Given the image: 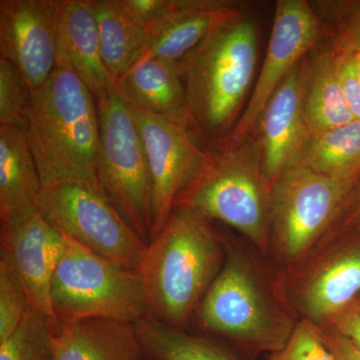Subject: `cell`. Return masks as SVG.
Listing matches in <instances>:
<instances>
[{
  "label": "cell",
  "mask_w": 360,
  "mask_h": 360,
  "mask_svg": "<svg viewBox=\"0 0 360 360\" xmlns=\"http://www.w3.org/2000/svg\"><path fill=\"white\" fill-rule=\"evenodd\" d=\"M117 84L131 108L153 115L188 117L186 84L179 63L143 56Z\"/></svg>",
  "instance_id": "ffe728a7"
},
{
  "label": "cell",
  "mask_w": 360,
  "mask_h": 360,
  "mask_svg": "<svg viewBox=\"0 0 360 360\" xmlns=\"http://www.w3.org/2000/svg\"><path fill=\"white\" fill-rule=\"evenodd\" d=\"M335 51L360 52V8L340 26Z\"/></svg>",
  "instance_id": "d6a6232c"
},
{
  "label": "cell",
  "mask_w": 360,
  "mask_h": 360,
  "mask_svg": "<svg viewBox=\"0 0 360 360\" xmlns=\"http://www.w3.org/2000/svg\"><path fill=\"white\" fill-rule=\"evenodd\" d=\"M347 338L360 352V302H355L328 324Z\"/></svg>",
  "instance_id": "f546056e"
},
{
  "label": "cell",
  "mask_w": 360,
  "mask_h": 360,
  "mask_svg": "<svg viewBox=\"0 0 360 360\" xmlns=\"http://www.w3.org/2000/svg\"><path fill=\"white\" fill-rule=\"evenodd\" d=\"M37 210L61 236L139 271L146 245L98 187L65 180L42 187Z\"/></svg>",
  "instance_id": "9c48e42d"
},
{
  "label": "cell",
  "mask_w": 360,
  "mask_h": 360,
  "mask_svg": "<svg viewBox=\"0 0 360 360\" xmlns=\"http://www.w3.org/2000/svg\"><path fill=\"white\" fill-rule=\"evenodd\" d=\"M54 360H144L135 322L86 319L63 324Z\"/></svg>",
  "instance_id": "d6986e66"
},
{
  "label": "cell",
  "mask_w": 360,
  "mask_h": 360,
  "mask_svg": "<svg viewBox=\"0 0 360 360\" xmlns=\"http://www.w3.org/2000/svg\"><path fill=\"white\" fill-rule=\"evenodd\" d=\"M32 89L6 59L0 58V125L25 129Z\"/></svg>",
  "instance_id": "484cf974"
},
{
  "label": "cell",
  "mask_w": 360,
  "mask_h": 360,
  "mask_svg": "<svg viewBox=\"0 0 360 360\" xmlns=\"http://www.w3.org/2000/svg\"><path fill=\"white\" fill-rule=\"evenodd\" d=\"M91 4L104 63L118 80L146 53L150 30L127 0H91Z\"/></svg>",
  "instance_id": "44dd1931"
},
{
  "label": "cell",
  "mask_w": 360,
  "mask_h": 360,
  "mask_svg": "<svg viewBox=\"0 0 360 360\" xmlns=\"http://www.w3.org/2000/svg\"><path fill=\"white\" fill-rule=\"evenodd\" d=\"M355 180H338L304 165L283 172L270 187V246L288 265L300 264L326 240Z\"/></svg>",
  "instance_id": "ba28073f"
},
{
  "label": "cell",
  "mask_w": 360,
  "mask_h": 360,
  "mask_svg": "<svg viewBox=\"0 0 360 360\" xmlns=\"http://www.w3.org/2000/svg\"><path fill=\"white\" fill-rule=\"evenodd\" d=\"M222 238L224 265L196 312L201 328L248 354H274L297 322L253 257Z\"/></svg>",
  "instance_id": "3957f363"
},
{
  "label": "cell",
  "mask_w": 360,
  "mask_h": 360,
  "mask_svg": "<svg viewBox=\"0 0 360 360\" xmlns=\"http://www.w3.org/2000/svg\"><path fill=\"white\" fill-rule=\"evenodd\" d=\"M360 293V243L326 255L297 290L304 319L319 326L333 321L356 302Z\"/></svg>",
  "instance_id": "e0dca14e"
},
{
  "label": "cell",
  "mask_w": 360,
  "mask_h": 360,
  "mask_svg": "<svg viewBox=\"0 0 360 360\" xmlns=\"http://www.w3.org/2000/svg\"><path fill=\"white\" fill-rule=\"evenodd\" d=\"M131 111L153 186L155 238L207 167L212 153L203 148L188 117L153 115L134 108Z\"/></svg>",
  "instance_id": "30bf717a"
},
{
  "label": "cell",
  "mask_w": 360,
  "mask_h": 360,
  "mask_svg": "<svg viewBox=\"0 0 360 360\" xmlns=\"http://www.w3.org/2000/svg\"><path fill=\"white\" fill-rule=\"evenodd\" d=\"M241 13L229 0H169L167 13L151 28L144 56L181 65L220 25Z\"/></svg>",
  "instance_id": "2e32d148"
},
{
  "label": "cell",
  "mask_w": 360,
  "mask_h": 360,
  "mask_svg": "<svg viewBox=\"0 0 360 360\" xmlns=\"http://www.w3.org/2000/svg\"><path fill=\"white\" fill-rule=\"evenodd\" d=\"M51 305L60 326L86 319L136 322L148 315L139 272L65 236L52 278Z\"/></svg>",
  "instance_id": "8992f818"
},
{
  "label": "cell",
  "mask_w": 360,
  "mask_h": 360,
  "mask_svg": "<svg viewBox=\"0 0 360 360\" xmlns=\"http://www.w3.org/2000/svg\"><path fill=\"white\" fill-rule=\"evenodd\" d=\"M305 59L274 92L258 122L262 167L269 187L286 170L302 165L312 137L303 110Z\"/></svg>",
  "instance_id": "5bb4252c"
},
{
  "label": "cell",
  "mask_w": 360,
  "mask_h": 360,
  "mask_svg": "<svg viewBox=\"0 0 360 360\" xmlns=\"http://www.w3.org/2000/svg\"><path fill=\"white\" fill-rule=\"evenodd\" d=\"M324 340L338 360H360V352L331 326H321Z\"/></svg>",
  "instance_id": "1f68e13d"
},
{
  "label": "cell",
  "mask_w": 360,
  "mask_h": 360,
  "mask_svg": "<svg viewBox=\"0 0 360 360\" xmlns=\"http://www.w3.org/2000/svg\"><path fill=\"white\" fill-rule=\"evenodd\" d=\"M177 206L219 220L250 239L262 253L270 248V187L262 167L257 131L236 146L219 148Z\"/></svg>",
  "instance_id": "5b68a950"
},
{
  "label": "cell",
  "mask_w": 360,
  "mask_h": 360,
  "mask_svg": "<svg viewBox=\"0 0 360 360\" xmlns=\"http://www.w3.org/2000/svg\"><path fill=\"white\" fill-rule=\"evenodd\" d=\"M321 23L305 0H278L262 70L243 115L219 148L236 146L257 131L258 122L274 92L317 44Z\"/></svg>",
  "instance_id": "8fae6325"
},
{
  "label": "cell",
  "mask_w": 360,
  "mask_h": 360,
  "mask_svg": "<svg viewBox=\"0 0 360 360\" xmlns=\"http://www.w3.org/2000/svg\"><path fill=\"white\" fill-rule=\"evenodd\" d=\"M63 236L39 210L16 224L0 226V251L6 253L25 284L30 309L49 322L54 335L60 326L51 305V283Z\"/></svg>",
  "instance_id": "4fadbf2b"
},
{
  "label": "cell",
  "mask_w": 360,
  "mask_h": 360,
  "mask_svg": "<svg viewBox=\"0 0 360 360\" xmlns=\"http://www.w3.org/2000/svg\"><path fill=\"white\" fill-rule=\"evenodd\" d=\"M302 165L338 180H355L360 172V122L312 135Z\"/></svg>",
  "instance_id": "cb8c5ba5"
},
{
  "label": "cell",
  "mask_w": 360,
  "mask_h": 360,
  "mask_svg": "<svg viewBox=\"0 0 360 360\" xmlns=\"http://www.w3.org/2000/svg\"><path fill=\"white\" fill-rule=\"evenodd\" d=\"M225 259L224 238L212 220L177 206L146 245L139 274L149 319L186 330Z\"/></svg>",
  "instance_id": "6da1fadb"
},
{
  "label": "cell",
  "mask_w": 360,
  "mask_h": 360,
  "mask_svg": "<svg viewBox=\"0 0 360 360\" xmlns=\"http://www.w3.org/2000/svg\"><path fill=\"white\" fill-rule=\"evenodd\" d=\"M0 360H54V333L42 315L27 309L13 333L0 340Z\"/></svg>",
  "instance_id": "d4e9b609"
},
{
  "label": "cell",
  "mask_w": 360,
  "mask_h": 360,
  "mask_svg": "<svg viewBox=\"0 0 360 360\" xmlns=\"http://www.w3.org/2000/svg\"><path fill=\"white\" fill-rule=\"evenodd\" d=\"M341 227L342 229H354L356 231H360V194L359 200L355 201L352 210L347 212V217L342 220Z\"/></svg>",
  "instance_id": "836d02e7"
},
{
  "label": "cell",
  "mask_w": 360,
  "mask_h": 360,
  "mask_svg": "<svg viewBox=\"0 0 360 360\" xmlns=\"http://www.w3.org/2000/svg\"><path fill=\"white\" fill-rule=\"evenodd\" d=\"M347 54L352 68H354L355 75H357L360 80V52L359 51H341Z\"/></svg>",
  "instance_id": "e575fe53"
},
{
  "label": "cell",
  "mask_w": 360,
  "mask_h": 360,
  "mask_svg": "<svg viewBox=\"0 0 360 360\" xmlns=\"http://www.w3.org/2000/svg\"><path fill=\"white\" fill-rule=\"evenodd\" d=\"M99 116L97 179L104 195L141 240L153 238V198L146 153L131 108L120 87L96 101Z\"/></svg>",
  "instance_id": "52a82bcc"
},
{
  "label": "cell",
  "mask_w": 360,
  "mask_h": 360,
  "mask_svg": "<svg viewBox=\"0 0 360 360\" xmlns=\"http://www.w3.org/2000/svg\"><path fill=\"white\" fill-rule=\"evenodd\" d=\"M135 326L144 360H243L219 341L168 328L148 316Z\"/></svg>",
  "instance_id": "603a6c76"
},
{
  "label": "cell",
  "mask_w": 360,
  "mask_h": 360,
  "mask_svg": "<svg viewBox=\"0 0 360 360\" xmlns=\"http://www.w3.org/2000/svg\"><path fill=\"white\" fill-rule=\"evenodd\" d=\"M61 0H0V58L39 89L56 68Z\"/></svg>",
  "instance_id": "7c38bea8"
},
{
  "label": "cell",
  "mask_w": 360,
  "mask_h": 360,
  "mask_svg": "<svg viewBox=\"0 0 360 360\" xmlns=\"http://www.w3.org/2000/svg\"><path fill=\"white\" fill-rule=\"evenodd\" d=\"M338 61V73L343 96L355 120L360 122V80L355 75L352 63L345 52L333 49Z\"/></svg>",
  "instance_id": "f1b7e54d"
},
{
  "label": "cell",
  "mask_w": 360,
  "mask_h": 360,
  "mask_svg": "<svg viewBox=\"0 0 360 360\" xmlns=\"http://www.w3.org/2000/svg\"><path fill=\"white\" fill-rule=\"evenodd\" d=\"M28 309L25 284L11 260L0 251V340L13 333Z\"/></svg>",
  "instance_id": "4316f807"
},
{
  "label": "cell",
  "mask_w": 360,
  "mask_h": 360,
  "mask_svg": "<svg viewBox=\"0 0 360 360\" xmlns=\"http://www.w3.org/2000/svg\"><path fill=\"white\" fill-rule=\"evenodd\" d=\"M270 360H338L324 340L321 326L302 319L283 348Z\"/></svg>",
  "instance_id": "83f0119b"
},
{
  "label": "cell",
  "mask_w": 360,
  "mask_h": 360,
  "mask_svg": "<svg viewBox=\"0 0 360 360\" xmlns=\"http://www.w3.org/2000/svg\"><path fill=\"white\" fill-rule=\"evenodd\" d=\"M41 189L26 130L0 125V226L37 212Z\"/></svg>",
  "instance_id": "ac0fdd59"
},
{
  "label": "cell",
  "mask_w": 360,
  "mask_h": 360,
  "mask_svg": "<svg viewBox=\"0 0 360 360\" xmlns=\"http://www.w3.org/2000/svg\"><path fill=\"white\" fill-rule=\"evenodd\" d=\"M130 8L149 30L165 15L169 0H127Z\"/></svg>",
  "instance_id": "4dcf8cb0"
},
{
  "label": "cell",
  "mask_w": 360,
  "mask_h": 360,
  "mask_svg": "<svg viewBox=\"0 0 360 360\" xmlns=\"http://www.w3.org/2000/svg\"><path fill=\"white\" fill-rule=\"evenodd\" d=\"M56 68L77 75L96 101L117 86L103 61L91 0H61Z\"/></svg>",
  "instance_id": "9a60e30c"
},
{
  "label": "cell",
  "mask_w": 360,
  "mask_h": 360,
  "mask_svg": "<svg viewBox=\"0 0 360 360\" xmlns=\"http://www.w3.org/2000/svg\"><path fill=\"white\" fill-rule=\"evenodd\" d=\"M257 63L255 21L239 13L220 25L181 63L189 122L219 146L239 118Z\"/></svg>",
  "instance_id": "277c9868"
},
{
  "label": "cell",
  "mask_w": 360,
  "mask_h": 360,
  "mask_svg": "<svg viewBox=\"0 0 360 360\" xmlns=\"http://www.w3.org/2000/svg\"><path fill=\"white\" fill-rule=\"evenodd\" d=\"M25 130L42 187L75 180L101 188L97 103L77 75L56 68L42 86L32 90Z\"/></svg>",
  "instance_id": "7a4b0ae2"
},
{
  "label": "cell",
  "mask_w": 360,
  "mask_h": 360,
  "mask_svg": "<svg viewBox=\"0 0 360 360\" xmlns=\"http://www.w3.org/2000/svg\"><path fill=\"white\" fill-rule=\"evenodd\" d=\"M303 110L312 135L354 122L338 78L335 51L324 49L305 59Z\"/></svg>",
  "instance_id": "7402d4cb"
}]
</instances>
